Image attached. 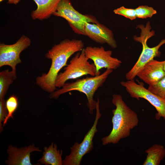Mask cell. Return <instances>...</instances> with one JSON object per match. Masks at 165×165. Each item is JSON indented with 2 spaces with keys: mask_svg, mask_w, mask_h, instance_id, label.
<instances>
[{
  "mask_svg": "<svg viewBox=\"0 0 165 165\" xmlns=\"http://www.w3.org/2000/svg\"><path fill=\"white\" fill-rule=\"evenodd\" d=\"M84 47L82 41L75 39H65L55 44L45 54L46 57L51 61L50 68L47 73L36 78V84L48 93L56 90L55 82L59 71L66 66L67 61L73 54L81 51Z\"/></svg>",
  "mask_w": 165,
  "mask_h": 165,
  "instance_id": "obj_1",
  "label": "cell"
},
{
  "mask_svg": "<svg viewBox=\"0 0 165 165\" xmlns=\"http://www.w3.org/2000/svg\"><path fill=\"white\" fill-rule=\"evenodd\" d=\"M112 97V103L116 106L112 110V128L109 134L102 139L104 145L117 144L129 137L131 130L139 123L138 114L126 105L121 95L114 94Z\"/></svg>",
  "mask_w": 165,
  "mask_h": 165,
  "instance_id": "obj_2",
  "label": "cell"
},
{
  "mask_svg": "<svg viewBox=\"0 0 165 165\" xmlns=\"http://www.w3.org/2000/svg\"><path fill=\"white\" fill-rule=\"evenodd\" d=\"M112 70L107 69L101 74L94 76L79 79L72 82H66L62 88L50 93L51 98L57 99L61 94L72 91H77L85 94L87 98V106L90 114L96 109L97 101L94 99L96 91L105 82Z\"/></svg>",
  "mask_w": 165,
  "mask_h": 165,
  "instance_id": "obj_3",
  "label": "cell"
},
{
  "mask_svg": "<svg viewBox=\"0 0 165 165\" xmlns=\"http://www.w3.org/2000/svg\"><path fill=\"white\" fill-rule=\"evenodd\" d=\"M141 30L140 36H135L134 40L141 43L142 46V50L137 61L132 68L126 74L127 80L134 79L138 73L149 62L154 59L155 57L160 55L159 50L160 47L165 44V38L161 40L157 46L152 47H148L147 44L148 40L155 35L153 30L151 31V27L149 22L145 26L141 24L138 26Z\"/></svg>",
  "mask_w": 165,
  "mask_h": 165,
  "instance_id": "obj_4",
  "label": "cell"
},
{
  "mask_svg": "<svg viewBox=\"0 0 165 165\" xmlns=\"http://www.w3.org/2000/svg\"><path fill=\"white\" fill-rule=\"evenodd\" d=\"M88 60L86 56L84 48L77 52L64 68V71L58 74L55 82L56 87H62L70 79H76L87 75L92 76L97 75L94 64L90 63Z\"/></svg>",
  "mask_w": 165,
  "mask_h": 165,
  "instance_id": "obj_5",
  "label": "cell"
},
{
  "mask_svg": "<svg viewBox=\"0 0 165 165\" xmlns=\"http://www.w3.org/2000/svg\"><path fill=\"white\" fill-rule=\"evenodd\" d=\"M100 101L98 98L96 103V114L93 124L85 135L82 141L80 143L75 142L71 147V152L63 160L64 165H79L83 156L89 153L93 148V139L96 132L99 119L101 116L99 108Z\"/></svg>",
  "mask_w": 165,
  "mask_h": 165,
  "instance_id": "obj_6",
  "label": "cell"
},
{
  "mask_svg": "<svg viewBox=\"0 0 165 165\" xmlns=\"http://www.w3.org/2000/svg\"><path fill=\"white\" fill-rule=\"evenodd\" d=\"M53 15L64 18L74 32L84 35H85L84 29L86 23H98L94 16L83 15L76 10L70 0H61Z\"/></svg>",
  "mask_w": 165,
  "mask_h": 165,
  "instance_id": "obj_7",
  "label": "cell"
},
{
  "mask_svg": "<svg viewBox=\"0 0 165 165\" xmlns=\"http://www.w3.org/2000/svg\"><path fill=\"white\" fill-rule=\"evenodd\" d=\"M121 85L125 87L130 96L139 100L142 98L147 100L156 108L157 112L155 118L159 120L161 118L165 119V100L157 96L146 89L143 83H137L134 79L122 81Z\"/></svg>",
  "mask_w": 165,
  "mask_h": 165,
  "instance_id": "obj_8",
  "label": "cell"
},
{
  "mask_svg": "<svg viewBox=\"0 0 165 165\" xmlns=\"http://www.w3.org/2000/svg\"><path fill=\"white\" fill-rule=\"evenodd\" d=\"M31 40L28 37L22 35L14 44L10 45L0 44V67L7 65L12 70L16 71L17 65L21 63L20 53L29 47Z\"/></svg>",
  "mask_w": 165,
  "mask_h": 165,
  "instance_id": "obj_9",
  "label": "cell"
},
{
  "mask_svg": "<svg viewBox=\"0 0 165 165\" xmlns=\"http://www.w3.org/2000/svg\"><path fill=\"white\" fill-rule=\"evenodd\" d=\"M84 50L86 57L94 62L97 75L100 74V70L103 68L115 70L119 68L122 63L121 61L112 57L111 50H106L102 46H89L84 48Z\"/></svg>",
  "mask_w": 165,
  "mask_h": 165,
  "instance_id": "obj_10",
  "label": "cell"
},
{
  "mask_svg": "<svg viewBox=\"0 0 165 165\" xmlns=\"http://www.w3.org/2000/svg\"><path fill=\"white\" fill-rule=\"evenodd\" d=\"M85 35L101 44L106 43L113 49L117 47L112 31L99 23H86L84 27Z\"/></svg>",
  "mask_w": 165,
  "mask_h": 165,
  "instance_id": "obj_11",
  "label": "cell"
},
{
  "mask_svg": "<svg viewBox=\"0 0 165 165\" xmlns=\"http://www.w3.org/2000/svg\"><path fill=\"white\" fill-rule=\"evenodd\" d=\"M35 151L42 150L34 144L20 148L10 145L7 149L8 156L5 163L8 165H31V153Z\"/></svg>",
  "mask_w": 165,
  "mask_h": 165,
  "instance_id": "obj_12",
  "label": "cell"
},
{
  "mask_svg": "<svg viewBox=\"0 0 165 165\" xmlns=\"http://www.w3.org/2000/svg\"><path fill=\"white\" fill-rule=\"evenodd\" d=\"M137 76L148 85L155 84L165 76L164 61L153 59L143 67Z\"/></svg>",
  "mask_w": 165,
  "mask_h": 165,
  "instance_id": "obj_13",
  "label": "cell"
},
{
  "mask_svg": "<svg viewBox=\"0 0 165 165\" xmlns=\"http://www.w3.org/2000/svg\"><path fill=\"white\" fill-rule=\"evenodd\" d=\"M36 4L37 8L31 13L33 20H40L48 19L56 11L61 0H32Z\"/></svg>",
  "mask_w": 165,
  "mask_h": 165,
  "instance_id": "obj_14",
  "label": "cell"
},
{
  "mask_svg": "<svg viewBox=\"0 0 165 165\" xmlns=\"http://www.w3.org/2000/svg\"><path fill=\"white\" fill-rule=\"evenodd\" d=\"M42 158L38 161V164L45 165H62V151L58 149L57 145L52 142L48 147L44 148Z\"/></svg>",
  "mask_w": 165,
  "mask_h": 165,
  "instance_id": "obj_15",
  "label": "cell"
},
{
  "mask_svg": "<svg viewBox=\"0 0 165 165\" xmlns=\"http://www.w3.org/2000/svg\"><path fill=\"white\" fill-rule=\"evenodd\" d=\"M145 152L147 155L143 165H159L165 157V148L161 145L155 144Z\"/></svg>",
  "mask_w": 165,
  "mask_h": 165,
  "instance_id": "obj_16",
  "label": "cell"
},
{
  "mask_svg": "<svg viewBox=\"0 0 165 165\" xmlns=\"http://www.w3.org/2000/svg\"><path fill=\"white\" fill-rule=\"evenodd\" d=\"M16 77V71L6 69L0 72V100L4 99L9 86Z\"/></svg>",
  "mask_w": 165,
  "mask_h": 165,
  "instance_id": "obj_17",
  "label": "cell"
},
{
  "mask_svg": "<svg viewBox=\"0 0 165 165\" xmlns=\"http://www.w3.org/2000/svg\"><path fill=\"white\" fill-rule=\"evenodd\" d=\"M6 106L8 114L3 121V127L9 119L13 118V114L18 107V100L16 96L14 94L11 95L6 101Z\"/></svg>",
  "mask_w": 165,
  "mask_h": 165,
  "instance_id": "obj_18",
  "label": "cell"
},
{
  "mask_svg": "<svg viewBox=\"0 0 165 165\" xmlns=\"http://www.w3.org/2000/svg\"><path fill=\"white\" fill-rule=\"evenodd\" d=\"M148 89L152 93L165 100V76L155 84L149 85Z\"/></svg>",
  "mask_w": 165,
  "mask_h": 165,
  "instance_id": "obj_19",
  "label": "cell"
},
{
  "mask_svg": "<svg viewBox=\"0 0 165 165\" xmlns=\"http://www.w3.org/2000/svg\"><path fill=\"white\" fill-rule=\"evenodd\" d=\"M135 9L137 17L139 18H151L157 13L153 8L146 5L139 6Z\"/></svg>",
  "mask_w": 165,
  "mask_h": 165,
  "instance_id": "obj_20",
  "label": "cell"
},
{
  "mask_svg": "<svg viewBox=\"0 0 165 165\" xmlns=\"http://www.w3.org/2000/svg\"><path fill=\"white\" fill-rule=\"evenodd\" d=\"M113 12L116 14L122 15L131 20L137 18L135 9L127 8L122 6L115 9Z\"/></svg>",
  "mask_w": 165,
  "mask_h": 165,
  "instance_id": "obj_21",
  "label": "cell"
},
{
  "mask_svg": "<svg viewBox=\"0 0 165 165\" xmlns=\"http://www.w3.org/2000/svg\"><path fill=\"white\" fill-rule=\"evenodd\" d=\"M8 114L6 106V101L4 99L0 100V131L3 130L2 122L4 121Z\"/></svg>",
  "mask_w": 165,
  "mask_h": 165,
  "instance_id": "obj_22",
  "label": "cell"
},
{
  "mask_svg": "<svg viewBox=\"0 0 165 165\" xmlns=\"http://www.w3.org/2000/svg\"><path fill=\"white\" fill-rule=\"evenodd\" d=\"M4 0H0V2H2ZM7 3L9 4H13L16 5L18 4L20 1V0H7Z\"/></svg>",
  "mask_w": 165,
  "mask_h": 165,
  "instance_id": "obj_23",
  "label": "cell"
},
{
  "mask_svg": "<svg viewBox=\"0 0 165 165\" xmlns=\"http://www.w3.org/2000/svg\"><path fill=\"white\" fill-rule=\"evenodd\" d=\"M164 69L165 72V60L164 61Z\"/></svg>",
  "mask_w": 165,
  "mask_h": 165,
  "instance_id": "obj_24",
  "label": "cell"
}]
</instances>
